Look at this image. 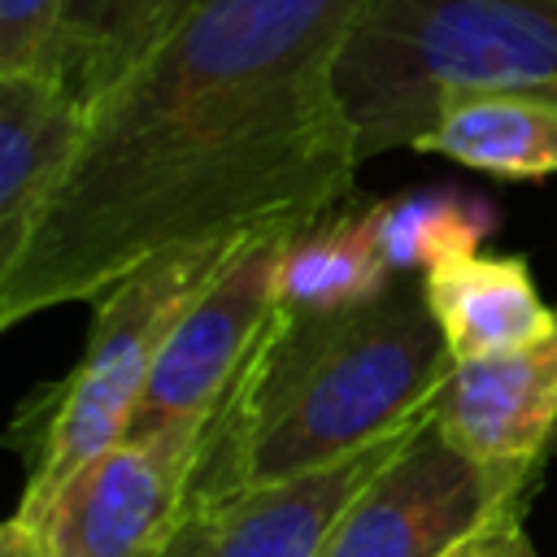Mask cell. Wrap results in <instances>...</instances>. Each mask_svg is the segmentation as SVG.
Listing matches in <instances>:
<instances>
[{
	"label": "cell",
	"mask_w": 557,
	"mask_h": 557,
	"mask_svg": "<svg viewBox=\"0 0 557 557\" xmlns=\"http://www.w3.org/2000/svg\"><path fill=\"white\" fill-rule=\"evenodd\" d=\"M370 222L392 274H426L479 252L496 226V209L461 187H426L370 205Z\"/></svg>",
	"instance_id": "9a60e30c"
},
{
	"label": "cell",
	"mask_w": 557,
	"mask_h": 557,
	"mask_svg": "<svg viewBox=\"0 0 557 557\" xmlns=\"http://www.w3.org/2000/svg\"><path fill=\"white\" fill-rule=\"evenodd\" d=\"M448 557H540L535 540L527 535V505L492 518L487 527H479L470 540H461Z\"/></svg>",
	"instance_id": "e0dca14e"
},
{
	"label": "cell",
	"mask_w": 557,
	"mask_h": 557,
	"mask_svg": "<svg viewBox=\"0 0 557 557\" xmlns=\"http://www.w3.org/2000/svg\"><path fill=\"white\" fill-rule=\"evenodd\" d=\"M0 557H13V553H9V544H4V531H0Z\"/></svg>",
	"instance_id": "ac0fdd59"
},
{
	"label": "cell",
	"mask_w": 557,
	"mask_h": 557,
	"mask_svg": "<svg viewBox=\"0 0 557 557\" xmlns=\"http://www.w3.org/2000/svg\"><path fill=\"white\" fill-rule=\"evenodd\" d=\"M431 422L474 461L544 470L557 457V326L518 352L453 366Z\"/></svg>",
	"instance_id": "9c48e42d"
},
{
	"label": "cell",
	"mask_w": 557,
	"mask_h": 557,
	"mask_svg": "<svg viewBox=\"0 0 557 557\" xmlns=\"http://www.w3.org/2000/svg\"><path fill=\"white\" fill-rule=\"evenodd\" d=\"M540 479V466L466 457L426 418L339 513L318 557H448L492 518L531 505Z\"/></svg>",
	"instance_id": "5b68a950"
},
{
	"label": "cell",
	"mask_w": 557,
	"mask_h": 557,
	"mask_svg": "<svg viewBox=\"0 0 557 557\" xmlns=\"http://www.w3.org/2000/svg\"><path fill=\"white\" fill-rule=\"evenodd\" d=\"M283 239L287 235L244 239L205 283V292L183 309L170 339L161 344L126 440L196 453L209 418L231 396L244 361L274 318V270Z\"/></svg>",
	"instance_id": "8992f818"
},
{
	"label": "cell",
	"mask_w": 557,
	"mask_h": 557,
	"mask_svg": "<svg viewBox=\"0 0 557 557\" xmlns=\"http://www.w3.org/2000/svg\"><path fill=\"white\" fill-rule=\"evenodd\" d=\"M87 104L48 70L0 74V283L61 183Z\"/></svg>",
	"instance_id": "30bf717a"
},
{
	"label": "cell",
	"mask_w": 557,
	"mask_h": 557,
	"mask_svg": "<svg viewBox=\"0 0 557 557\" xmlns=\"http://www.w3.org/2000/svg\"><path fill=\"white\" fill-rule=\"evenodd\" d=\"M413 152L492 178H548L557 174V104L527 91H448Z\"/></svg>",
	"instance_id": "7c38bea8"
},
{
	"label": "cell",
	"mask_w": 557,
	"mask_h": 557,
	"mask_svg": "<svg viewBox=\"0 0 557 557\" xmlns=\"http://www.w3.org/2000/svg\"><path fill=\"white\" fill-rule=\"evenodd\" d=\"M448 374L453 357L418 274H396L348 309L274 305L196 444L187 505L335 466L431 413Z\"/></svg>",
	"instance_id": "7a4b0ae2"
},
{
	"label": "cell",
	"mask_w": 557,
	"mask_h": 557,
	"mask_svg": "<svg viewBox=\"0 0 557 557\" xmlns=\"http://www.w3.org/2000/svg\"><path fill=\"white\" fill-rule=\"evenodd\" d=\"M244 239L161 252L91 300L96 313L78 366L65 379L30 392L9 422V444L26 461L22 505L44 500L78 466L126 440L161 344Z\"/></svg>",
	"instance_id": "277c9868"
},
{
	"label": "cell",
	"mask_w": 557,
	"mask_h": 557,
	"mask_svg": "<svg viewBox=\"0 0 557 557\" xmlns=\"http://www.w3.org/2000/svg\"><path fill=\"white\" fill-rule=\"evenodd\" d=\"M65 0H0V74L48 70Z\"/></svg>",
	"instance_id": "2e32d148"
},
{
	"label": "cell",
	"mask_w": 557,
	"mask_h": 557,
	"mask_svg": "<svg viewBox=\"0 0 557 557\" xmlns=\"http://www.w3.org/2000/svg\"><path fill=\"white\" fill-rule=\"evenodd\" d=\"M418 278L453 366L518 352L557 326V309L540 300L522 257L470 252Z\"/></svg>",
	"instance_id": "8fae6325"
},
{
	"label": "cell",
	"mask_w": 557,
	"mask_h": 557,
	"mask_svg": "<svg viewBox=\"0 0 557 557\" xmlns=\"http://www.w3.org/2000/svg\"><path fill=\"white\" fill-rule=\"evenodd\" d=\"M196 453L122 440L78 466L44 500L0 522L13 557H161L187 496Z\"/></svg>",
	"instance_id": "52a82bcc"
},
{
	"label": "cell",
	"mask_w": 557,
	"mask_h": 557,
	"mask_svg": "<svg viewBox=\"0 0 557 557\" xmlns=\"http://www.w3.org/2000/svg\"><path fill=\"white\" fill-rule=\"evenodd\" d=\"M396 274L387 270L370 205L366 209H331L305 231L283 239L274 270V300L292 313H326L348 309L379 296Z\"/></svg>",
	"instance_id": "5bb4252c"
},
{
	"label": "cell",
	"mask_w": 557,
	"mask_h": 557,
	"mask_svg": "<svg viewBox=\"0 0 557 557\" xmlns=\"http://www.w3.org/2000/svg\"><path fill=\"white\" fill-rule=\"evenodd\" d=\"M335 83L361 161L413 148L448 91L557 104V0H370Z\"/></svg>",
	"instance_id": "3957f363"
},
{
	"label": "cell",
	"mask_w": 557,
	"mask_h": 557,
	"mask_svg": "<svg viewBox=\"0 0 557 557\" xmlns=\"http://www.w3.org/2000/svg\"><path fill=\"white\" fill-rule=\"evenodd\" d=\"M426 418L431 413L335 466L187 505L161 557H318L339 513L418 435Z\"/></svg>",
	"instance_id": "ba28073f"
},
{
	"label": "cell",
	"mask_w": 557,
	"mask_h": 557,
	"mask_svg": "<svg viewBox=\"0 0 557 557\" xmlns=\"http://www.w3.org/2000/svg\"><path fill=\"white\" fill-rule=\"evenodd\" d=\"M366 4L209 0L100 91L0 283V331L161 252L296 235L339 209L361 157L335 74Z\"/></svg>",
	"instance_id": "6da1fadb"
},
{
	"label": "cell",
	"mask_w": 557,
	"mask_h": 557,
	"mask_svg": "<svg viewBox=\"0 0 557 557\" xmlns=\"http://www.w3.org/2000/svg\"><path fill=\"white\" fill-rule=\"evenodd\" d=\"M205 4L209 0H65L48 74L91 104Z\"/></svg>",
	"instance_id": "4fadbf2b"
}]
</instances>
